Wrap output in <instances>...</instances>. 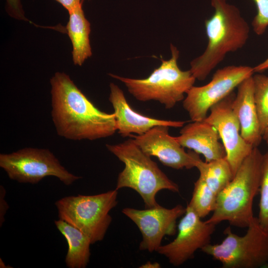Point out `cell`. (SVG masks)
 <instances>
[{
  "mask_svg": "<svg viewBox=\"0 0 268 268\" xmlns=\"http://www.w3.org/2000/svg\"><path fill=\"white\" fill-rule=\"evenodd\" d=\"M51 116L57 134L65 138L94 140L117 131L114 113L98 109L64 72L50 79Z\"/></svg>",
  "mask_w": 268,
  "mask_h": 268,
  "instance_id": "1",
  "label": "cell"
},
{
  "mask_svg": "<svg viewBox=\"0 0 268 268\" xmlns=\"http://www.w3.org/2000/svg\"><path fill=\"white\" fill-rule=\"evenodd\" d=\"M210 3L214 12L204 22L207 46L191 62L189 69L200 81L205 80L228 53L242 48L249 36V24L237 7L226 0H210Z\"/></svg>",
  "mask_w": 268,
  "mask_h": 268,
  "instance_id": "2",
  "label": "cell"
},
{
  "mask_svg": "<svg viewBox=\"0 0 268 268\" xmlns=\"http://www.w3.org/2000/svg\"><path fill=\"white\" fill-rule=\"evenodd\" d=\"M263 156L258 147L253 149L217 195L215 208L206 222L216 225L227 221L231 225L247 228L253 221V204L260 190Z\"/></svg>",
  "mask_w": 268,
  "mask_h": 268,
  "instance_id": "3",
  "label": "cell"
},
{
  "mask_svg": "<svg viewBox=\"0 0 268 268\" xmlns=\"http://www.w3.org/2000/svg\"><path fill=\"white\" fill-rule=\"evenodd\" d=\"M106 147L125 165L118 176L115 189L134 190L143 200L145 208L159 205L155 197L162 190L179 192V186L168 177L132 137L118 144H107Z\"/></svg>",
  "mask_w": 268,
  "mask_h": 268,
  "instance_id": "4",
  "label": "cell"
},
{
  "mask_svg": "<svg viewBox=\"0 0 268 268\" xmlns=\"http://www.w3.org/2000/svg\"><path fill=\"white\" fill-rule=\"evenodd\" d=\"M171 58L162 60V63L146 78L135 79L110 73L123 82L129 92L136 100L146 102L154 100L170 109L183 100L185 94L194 86L196 78L190 70H182L178 65L179 51L171 44Z\"/></svg>",
  "mask_w": 268,
  "mask_h": 268,
  "instance_id": "5",
  "label": "cell"
},
{
  "mask_svg": "<svg viewBox=\"0 0 268 268\" xmlns=\"http://www.w3.org/2000/svg\"><path fill=\"white\" fill-rule=\"evenodd\" d=\"M116 189L94 195L70 196L56 201L59 219L79 229L91 244L102 241L112 222L110 211L118 204Z\"/></svg>",
  "mask_w": 268,
  "mask_h": 268,
  "instance_id": "6",
  "label": "cell"
},
{
  "mask_svg": "<svg viewBox=\"0 0 268 268\" xmlns=\"http://www.w3.org/2000/svg\"><path fill=\"white\" fill-rule=\"evenodd\" d=\"M219 244L210 243L201 250L219 261L224 268H258L268 267V230L260 224L258 218L240 236L228 227Z\"/></svg>",
  "mask_w": 268,
  "mask_h": 268,
  "instance_id": "7",
  "label": "cell"
},
{
  "mask_svg": "<svg viewBox=\"0 0 268 268\" xmlns=\"http://www.w3.org/2000/svg\"><path fill=\"white\" fill-rule=\"evenodd\" d=\"M0 167L9 178L20 183L35 184L53 176L67 186L81 177L68 172L49 150L26 147L10 153H0Z\"/></svg>",
  "mask_w": 268,
  "mask_h": 268,
  "instance_id": "8",
  "label": "cell"
},
{
  "mask_svg": "<svg viewBox=\"0 0 268 268\" xmlns=\"http://www.w3.org/2000/svg\"><path fill=\"white\" fill-rule=\"evenodd\" d=\"M254 74L247 66H228L217 69L206 84L193 86L187 93L183 106L192 121L205 119L210 109L230 93L245 79Z\"/></svg>",
  "mask_w": 268,
  "mask_h": 268,
  "instance_id": "9",
  "label": "cell"
},
{
  "mask_svg": "<svg viewBox=\"0 0 268 268\" xmlns=\"http://www.w3.org/2000/svg\"><path fill=\"white\" fill-rule=\"evenodd\" d=\"M216 225L202 221L188 205L178 225V234L170 243L156 251L174 266L178 267L194 257L196 252L210 243Z\"/></svg>",
  "mask_w": 268,
  "mask_h": 268,
  "instance_id": "10",
  "label": "cell"
},
{
  "mask_svg": "<svg viewBox=\"0 0 268 268\" xmlns=\"http://www.w3.org/2000/svg\"><path fill=\"white\" fill-rule=\"evenodd\" d=\"M122 212L135 224L141 234L139 249L151 253L156 252L164 236L175 234L177 220L184 214L186 207L177 204L167 208L159 205L144 209L125 207Z\"/></svg>",
  "mask_w": 268,
  "mask_h": 268,
  "instance_id": "11",
  "label": "cell"
},
{
  "mask_svg": "<svg viewBox=\"0 0 268 268\" xmlns=\"http://www.w3.org/2000/svg\"><path fill=\"white\" fill-rule=\"evenodd\" d=\"M235 96L233 92L214 105L209 110V115L203 120L217 130L234 176L244 160L254 148L241 134L240 124L232 108Z\"/></svg>",
  "mask_w": 268,
  "mask_h": 268,
  "instance_id": "12",
  "label": "cell"
},
{
  "mask_svg": "<svg viewBox=\"0 0 268 268\" xmlns=\"http://www.w3.org/2000/svg\"><path fill=\"white\" fill-rule=\"evenodd\" d=\"M169 128L157 126L142 135L131 136L145 154L157 157L166 166L177 170L195 167L199 154L192 150L187 152L176 137L169 134Z\"/></svg>",
  "mask_w": 268,
  "mask_h": 268,
  "instance_id": "13",
  "label": "cell"
},
{
  "mask_svg": "<svg viewBox=\"0 0 268 268\" xmlns=\"http://www.w3.org/2000/svg\"><path fill=\"white\" fill-rule=\"evenodd\" d=\"M109 100L114 111L117 132L123 137L133 134L142 135L157 126L180 128L185 124L184 121L158 119L136 112L128 103L123 90L114 83L110 84Z\"/></svg>",
  "mask_w": 268,
  "mask_h": 268,
  "instance_id": "14",
  "label": "cell"
},
{
  "mask_svg": "<svg viewBox=\"0 0 268 268\" xmlns=\"http://www.w3.org/2000/svg\"><path fill=\"white\" fill-rule=\"evenodd\" d=\"M176 138L184 148L202 154L206 162L226 156L217 130L204 120L192 121L184 126Z\"/></svg>",
  "mask_w": 268,
  "mask_h": 268,
  "instance_id": "15",
  "label": "cell"
},
{
  "mask_svg": "<svg viewBox=\"0 0 268 268\" xmlns=\"http://www.w3.org/2000/svg\"><path fill=\"white\" fill-rule=\"evenodd\" d=\"M253 75L237 87L232 108L239 122L242 137L248 143L256 147L261 143L263 135L255 103Z\"/></svg>",
  "mask_w": 268,
  "mask_h": 268,
  "instance_id": "16",
  "label": "cell"
},
{
  "mask_svg": "<svg viewBox=\"0 0 268 268\" xmlns=\"http://www.w3.org/2000/svg\"><path fill=\"white\" fill-rule=\"evenodd\" d=\"M55 224L67 241L68 249L65 263L68 268H85L89 262L90 245L89 237L79 229L59 219Z\"/></svg>",
  "mask_w": 268,
  "mask_h": 268,
  "instance_id": "17",
  "label": "cell"
},
{
  "mask_svg": "<svg viewBox=\"0 0 268 268\" xmlns=\"http://www.w3.org/2000/svg\"><path fill=\"white\" fill-rule=\"evenodd\" d=\"M68 13L67 31L72 45V60L74 65L80 66L92 54L89 40L90 25L84 16L82 5Z\"/></svg>",
  "mask_w": 268,
  "mask_h": 268,
  "instance_id": "18",
  "label": "cell"
},
{
  "mask_svg": "<svg viewBox=\"0 0 268 268\" xmlns=\"http://www.w3.org/2000/svg\"><path fill=\"white\" fill-rule=\"evenodd\" d=\"M195 167L199 171V177L217 195L234 177L226 157L204 162L199 156L196 161Z\"/></svg>",
  "mask_w": 268,
  "mask_h": 268,
  "instance_id": "19",
  "label": "cell"
},
{
  "mask_svg": "<svg viewBox=\"0 0 268 268\" xmlns=\"http://www.w3.org/2000/svg\"><path fill=\"white\" fill-rule=\"evenodd\" d=\"M217 195L200 177L194 183L191 199L188 203L201 218L214 210Z\"/></svg>",
  "mask_w": 268,
  "mask_h": 268,
  "instance_id": "20",
  "label": "cell"
},
{
  "mask_svg": "<svg viewBox=\"0 0 268 268\" xmlns=\"http://www.w3.org/2000/svg\"><path fill=\"white\" fill-rule=\"evenodd\" d=\"M254 95L262 135L268 127V76L253 74Z\"/></svg>",
  "mask_w": 268,
  "mask_h": 268,
  "instance_id": "21",
  "label": "cell"
},
{
  "mask_svg": "<svg viewBox=\"0 0 268 268\" xmlns=\"http://www.w3.org/2000/svg\"><path fill=\"white\" fill-rule=\"evenodd\" d=\"M259 212L261 225L268 230V151L263 154L260 186Z\"/></svg>",
  "mask_w": 268,
  "mask_h": 268,
  "instance_id": "22",
  "label": "cell"
},
{
  "mask_svg": "<svg viewBox=\"0 0 268 268\" xmlns=\"http://www.w3.org/2000/svg\"><path fill=\"white\" fill-rule=\"evenodd\" d=\"M257 13L252 22L253 31L258 35L263 34L268 27V0H253Z\"/></svg>",
  "mask_w": 268,
  "mask_h": 268,
  "instance_id": "23",
  "label": "cell"
},
{
  "mask_svg": "<svg viewBox=\"0 0 268 268\" xmlns=\"http://www.w3.org/2000/svg\"><path fill=\"white\" fill-rule=\"evenodd\" d=\"M5 9L11 17L20 20H27L24 15L20 0H5Z\"/></svg>",
  "mask_w": 268,
  "mask_h": 268,
  "instance_id": "24",
  "label": "cell"
},
{
  "mask_svg": "<svg viewBox=\"0 0 268 268\" xmlns=\"http://www.w3.org/2000/svg\"><path fill=\"white\" fill-rule=\"evenodd\" d=\"M6 191L2 186L0 187V226L2 225L4 221V215L9 207L4 198Z\"/></svg>",
  "mask_w": 268,
  "mask_h": 268,
  "instance_id": "25",
  "label": "cell"
},
{
  "mask_svg": "<svg viewBox=\"0 0 268 268\" xmlns=\"http://www.w3.org/2000/svg\"><path fill=\"white\" fill-rule=\"evenodd\" d=\"M61 4L68 11L82 5V0H55Z\"/></svg>",
  "mask_w": 268,
  "mask_h": 268,
  "instance_id": "26",
  "label": "cell"
},
{
  "mask_svg": "<svg viewBox=\"0 0 268 268\" xmlns=\"http://www.w3.org/2000/svg\"><path fill=\"white\" fill-rule=\"evenodd\" d=\"M268 69V58L253 67L254 73H260Z\"/></svg>",
  "mask_w": 268,
  "mask_h": 268,
  "instance_id": "27",
  "label": "cell"
},
{
  "mask_svg": "<svg viewBox=\"0 0 268 268\" xmlns=\"http://www.w3.org/2000/svg\"><path fill=\"white\" fill-rule=\"evenodd\" d=\"M263 139L265 141L266 143L268 145V127L264 131L263 134Z\"/></svg>",
  "mask_w": 268,
  "mask_h": 268,
  "instance_id": "28",
  "label": "cell"
},
{
  "mask_svg": "<svg viewBox=\"0 0 268 268\" xmlns=\"http://www.w3.org/2000/svg\"><path fill=\"white\" fill-rule=\"evenodd\" d=\"M0 267L2 268H7L6 265L4 264V262L2 261L1 259H0Z\"/></svg>",
  "mask_w": 268,
  "mask_h": 268,
  "instance_id": "29",
  "label": "cell"
},
{
  "mask_svg": "<svg viewBox=\"0 0 268 268\" xmlns=\"http://www.w3.org/2000/svg\"><path fill=\"white\" fill-rule=\"evenodd\" d=\"M84 0H82V1H83Z\"/></svg>",
  "mask_w": 268,
  "mask_h": 268,
  "instance_id": "30",
  "label": "cell"
},
{
  "mask_svg": "<svg viewBox=\"0 0 268 268\" xmlns=\"http://www.w3.org/2000/svg\"></svg>",
  "mask_w": 268,
  "mask_h": 268,
  "instance_id": "31",
  "label": "cell"
}]
</instances>
